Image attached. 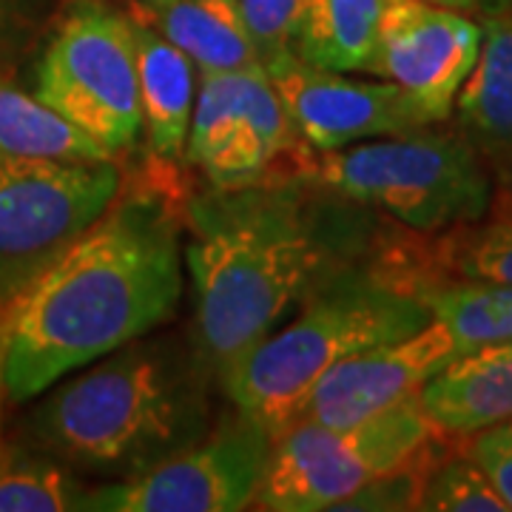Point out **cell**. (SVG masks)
Segmentation results:
<instances>
[{"label":"cell","instance_id":"1","mask_svg":"<svg viewBox=\"0 0 512 512\" xmlns=\"http://www.w3.org/2000/svg\"><path fill=\"white\" fill-rule=\"evenodd\" d=\"M183 282L180 208L157 188L120 191L0 313V404L32 402L165 325Z\"/></svg>","mask_w":512,"mask_h":512},{"label":"cell","instance_id":"2","mask_svg":"<svg viewBox=\"0 0 512 512\" xmlns=\"http://www.w3.org/2000/svg\"><path fill=\"white\" fill-rule=\"evenodd\" d=\"M183 222L200 350L217 379L356 256V242L325 239L302 185L276 174L211 185L185 202Z\"/></svg>","mask_w":512,"mask_h":512},{"label":"cell","instance_id":"3","mask_svg":"<svg viewBox=\"0 0 512 512\" xmlns=\"http://www.w3.org/2000/svg\"><path fill=\"white\" fill-rule=\"evenodd\" d=\"M26 421L40 450L94 476L128 478L205 430L197 379L171 350L131 345L52 384Z\"/></svg>","mask_w":512,"mask_h":512},{"label":"cell","instance_id":"4","mask_svg":"<svg viewBox=\"0 0 512 512\" xmlns=\"http://www.w3.org/2000/svg\"><path fill=\"white\" fill-rule=\"evenodd\" d=\"M427 276L396 265H348L220 376L237 413L282 433L299 419L316 382L342 359L407 339L430 322Z\"/></svg>","mask_w":512,"mask_h":512},{"label":"cell","instance_id":"5","mask_svg":"<svg viewBox=\"0 0 512 512\" xmlns=\"http://www.w3.org/2000/svg\"><path fill=\"white\" fill-rule=\"evenodd\" d=\"M308 180L427 237L490 217L495 202L490 168L444 123L325 151Z\"/></svg>","mask_w":512,"mask_h":512},{"label":"cell","instance_id":"6","mask_svg":"<svg viewBox=\"0 0 512 512\" xmlns=\"http://www.w3.org/2000/svg\"><path fill=\"white\" fill-rule=\"evenodd\" d=\"M419 393L350 427L296 419L271 439L254 507L265 512L339 510L370 481L416 458L439 436Z\"/></svg>","mask_w":512,"mask_h":512},{"label":"cell","instance_id":"7","mask_svg":"<svg viewBox=\"0 0 512 512\" xmlns=\"http://www.w3.org/2000/svg\"><path fill=\"white\" fill-rule=\"evenodd\" d=\"M123 191L114 160L23 157L0 148V313Z\"/></svg>","mask_w":512,"mask_h":512},{"label":"cell","instance_id":"8","mask_svg":"<svg viewBox=\"0 0 512 512\" xmlns=\"http://www.w3.org/2000/svg\"><path fill=\"white\" fill-rule=\"evenodd\" d=\"M35 94L114 157L137 146L143 109L131 18L100 0L74 3L37 63Z\"/></svg>","mask_w":512,"mask_h":512},{"label":"cell","instance_id":"9","mask_svg":"<svg viewBox=\"0 0 512 512\" xmlns=\"http://www.w3.org/2000/svg\"><path fill=\"white\" fill-rule=\"evenodd\" d=\"M271 433L237 413L134 476L89 487L92 512H239L254 507Z\"/></svg>","mask_w":512,"mask_h":512},{"label":"cell","instance_id":"10","mask_svg":"<svg viewBox=\"0 0 512 512\" xmlns=\"http://www.w3.org/2000/svg\"><path fill=\"white\" fill-rule=\"evenodd\" d=\"M302 140L262 63L200 74L185 165L211 185L231 188L274 177Z\"/></svg>","mask_w":512,"mask_h":512},{"label":"cell","instance_id":"11","mask_svg":"<svg viewBox=\"0 0 512 512\" xmlns=\"http://www.w3.org/2000/svg\"><path fill=\"white\" fill-rule=\"evenodd\" d=\"M265 72L299 140L316 154L433 123L410 94L379 77L356 80L348 72L308 63L296 52L265 63Z\"/></svg>","mask_w":512,"mask_h":512},{"label":"cell","instance_id":"12","mask_svg":"<svg viewBox=\"0 0 512 512\" xmlns=\"http://www.w3.org/2000/svg\"><path fill=\"white\" fill-rule=\"evenodd\" d=\"M481 43L478 20L427 0H387L367 74L396 83L433 123H447Z\"/></svg>","mask_w":512,"mask_h":512},{"label":"cell","instance_id":"13","mask_svg":"<svg viewBox=\"0 0 512 512\" xmlns=\"http://www.w3.org/2000/svg\"><path fill=\"white\" fill-rule=\"evenodd\" d=\"M456 353L461 350L450 330L430 319L407 339L353 353L330 367L313 387L299 419L328 427L359 424L419 393L421 384L436 376Z\"/></svg>","mask_w":512,"mask_h":512},{"label":"cell","instance_id":"14","mask_svg":"<svg viewBox=\"0 0 512 512\" xmlns=\"http://www.w3.org/2000/svg\"><path fill=\"white\" fill-rule=\"evenodd\" d=\"M473 18L481 29L478 57L450 117L498 183L512 168V0H490Z\"/></svg>","mask_w":512,"mask_h":512},{"label":"cell","instance_id":"15","mask_svg":"<svg viewBox=\"0 0 512 512\" xmlns=\"http://www.w3.org/2000/svg\"><path fill=\"white\" fill-rule=\"evenodd\" d=\"M421 410L444 436H470L512 419V339L461 350L419 390Z\"/></svg>","mask_w":512,"mask_h":512},{"label":"cell","instance_id":"16","mask_svg":"<svg viewBox=\"0 0 512 512\" xmlns=\"http://www.w3.org/2000/svg\"><path fill=\"white\" fill-rule=\"evenodd\" d=\"M128 18L137 57L143 137L151 160L168 171L185 160L188 126L197 100V69L146 20L137 15Z\"/></svg>","mask_w":512,"mask_h":512},{"label":"cell","instance_id":"17","mask_svg":"<svg viewBox=\"0 0 512 512\" xmlns=\"http://www.w3.org/2000/svg\"><path fill=\"white\" fill-rule=\"evenodd\" d=\"M183 52L197 74L234 72L259 63L239 0H165L134 9Z\"/></svg>","mask_w":512,"mask_h":512},{"label":"cell","instance_id":"18","mask_svg":"<svg viewBox=\"0 0 512 512\" xmlns=\"http://www.w3.org/2000/svg\"><path fill=\"white\" fill-rule=\"evenodd\" d=\"M387 0H305L296 55L336 72H367Z\"/></svg>","mask_w":512,"mask_h":512},{"label":"cell","instance_id":"19","mask_svg":"<svg viewBox=\"0 0 512 512\" xmlns=\"http://www.w3.org/2000/svg\"><path fill=\"white\" fill-rule=\"evenodd\" d=\"M419 291L430 319L450 330L458 350L512 339V282H476L430 274Z\"/></svg>","mask_w":512,"mask_h":512},{"label":"cell","instance_id":"20","mask_svg":"<svg viewBox=\"0 0 512 512\" xmlns=\"http://www.w3.org/2000/svg\"><path fill=\"white\" fill-rule=\"evenodd\" d=\"M0 148L23 157L52 160H114L86 131L60 117L37 94H29L0 74Z\"/></svg>","mask_w":512,"mask_h":512},{"label":"cell","instance_id":"21","mask_svg":"<svg viewBox=\"0 0 512 512\" xmlns=\"http://www.w3.org/2000/svg\"><path fill=\"white\" fill-rule=\"evenodd\" d=\"M433 262L447 279L512 282V208L439 234Z\"/></svg>","mask_w":512,"mask_h":512},{"label":"cell","instance_id":"22","mask_svg":"<svg viewBox=\"0 0 512 512\" xmlns=\"http://www.w3.org/2000/svg\"><path fill=\"white\" fill-rule=\"evenodd\" d=\"M89 487L57 461L0 453V512L86 510Z\"/></svg>","mask_w":512,"mask_h":512},{"label":"cell","instance_id":"23","mask_svg":"<svg viewBox=\"0 0 512 512\" xmlns=\"http://www.w3.org/2000/svg\"><path fill=\"white\" fill-rule=\"evenodd\" d=\"M416 510L424 512H507L490 478L464 450L439 456L421 484Z\"/></svg>","mask_w":512,"mask_h":512},{"label":"cell","instance_id":"24","mask_svg":"<svg viewBox=\"0 0 512 512\" xmlns=\"http://www.w3.org/2000/svg\"><path fill=\"white\" fill-rule=\"evenodd\" d=\"M239 6L262 66L296 52L305 0H239Z\"/></svg>","mask_w":512,"mask_h":512},{"label":"cell","instance_id":"25","mask_svg":"<svg viewBox=\"0 0 512 512\" xmlns=\"http://www.w3.org/2000/svg\"><path fill=\"white\" fill-rule=\"evenodd\" d=\"M464 439V453L484 470L507 512H512V419L487 424Z\"/></svg>","mask_w":512,"mask_h":512},{"label":"cell","instance_id":"26","mask_svg":"<svg viewBox=\"0 0 512 512\" xmlns=\"http://www.w3.org/2000/svg\"><path fill=\"white\" fill-rule=\"evenodd\" d=\"M427 3L447 6V9H456V12H467V15H478L490 0H427Z\"/></svg>","mask_w":512,"mask_h":512},{"label":"cell","instance_id":"27","mask_svg":"<svg viewBox=\"0 0 512 512\" xmlns=\"http://www.w3.org/2000/svg\"><path fill=\"white\" fill-rule=\"evenodd\" d=\"M495 191H498V197H501V211H510L512 208V168L495 183Z\"/></svg>","mask_w":512,"mask_h":512},{"label":"cell","instance_id":"28","mask_svg":"<svg viewBox=\"0 0 512 512\" xmlns=\"http://www.w3.org/2000/svg\"><path fill=\"white\" fill-rule=\"evenodd\" d=\"M143 3H165V0H143Z\"/></svg>","mask_w":512,"mask_h":512},{"label":"cell","instance_id":"29","mask_svg":"<svg viewBox=\"0 0 512 512\" xmlns=\"http://www.w3.org/2000/svg\"><path fill=\"white\" fill-rule=\"evenodd\" d=\"M0 26H3V12H0Z\"/></svg>","mask_w":512,"mask_h":512}]
</instances>
